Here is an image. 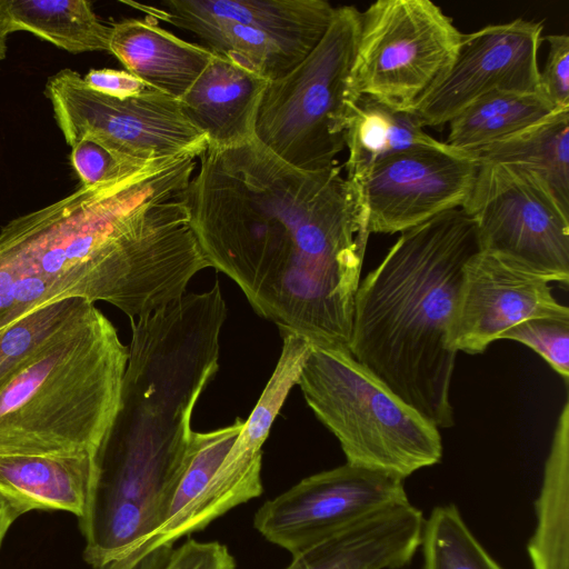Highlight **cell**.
I'll list each match as a JSON object with an SVG mask.
<instances>
[{
    "mask_svg": "<svg viewBox=\"0 0 569 569\" xmlns=\"http://www.w3.org/2000/svg\"><path fill=\"white\" fill-rule=\"evenodd\" d=\"M542 31V22L519 18L462 33L450 68L412 110L422 127L441 128L491 92H541Z\"/></svg>",
    "mask_w": 569,
    "mask_h": 569,
    "instance_id": "obj_12",
    "label": "cell"
},
{
    "mask_svg": "<svg viewBox=\"0 0 569 569\" xmlns=\"http://www.w3.org/2000/svg\"><path fill=\"white\" fill-rule=\"evenodd\" d=\"M83 81L90 89L120 100L139 96L151 88L128 71L107 68L91 69Z\"/></svg>",
    "mask_w": 569,
    "mask_h": 569,
    "instance_id": "obj_31",
    "label": "cell"
},
{
    "mask_svg": "<svg viewBox=\"0 0 569 569\" xmlns=\"http://www.w3.org/2000/svg\"><path fill=\"white\" fill-rule=\"evenodd\" d=\"M70 159L83 186L116 180L148 162L129 159L92 137H83L77 141L71 147Z\"/></svg>",
    "mask_w": 569,
    "mask_h": 569,
    "instance_id": "obj_28",
    "label": "cell"
},
{
    "mask_svg": "<svg viewBox=\"0 0 569 569\" xmlns=\"http://www.w3.org/2000/svg\"><path fill=\"white\" fill-rule=\"evenodd\" d=\"M244 426L231 425L207 432L193 431L187 467L174 492L166 521L153 536L121 559L92 569H164L174 542L213 521L206 488Z\"/></svg>",
    "mask_w": 569,
    "mask_h": 569,
    "instance_id": "obj_16",
    "label": "cell"
},
{
    "mask_svg": "<svg viewBox=\"0 0 569 569\" xmlns=\"http://www.w3.org/2000/svg\"><path fill=\"white\" fill-rule=\"evenodd\" d=\"M422 569H503L478 541L456 505L437 506L425 520Z\"/></svg>",
    "mask_w": 569,
    "mask_h": 569,
    "instance_id": "obj_26",
    "label": "cell"
},
{
    "mask_svg": "<svg viewBox=\"0 0 569 569\" xmlns=\"http://www.w3.org/2000/svg\"><path fill=\"white\" fill-rule=\"evenodd\" d=\"M547 316L569 317L548 281L479 251L463 267L449 346L456 352L482 353L509 328Z\"/></svg>",
    "mask_w": 569,
    "mask_h": 569,
    "instance_id": "obj_14",
    "label": "cell"
},
{
    "mask_svg": "<svg viewBox=\"0 0 569 569\" xmlns=\"http://www.w3.org/2000/svg\"><path fill=\"white\" fill-rule=\"evenodd\" d=\"M548 54L540 70L541 93L558 109L569 110V37L549 34Z\"/></svg>",
    "mask_w": 569,
    "mask_h": 569,
    "instance_id": "obj_29",
    "label": "cell"
},
{
    "mask_svg": "<svg viewBox=\"0 0 569 569\" xmlns=\"http://www.w3.org/2000/svg\"><path fill=\"white\" fill-rule=\"evenodd\" d=\"M0 243L73 297L112 303L123 268V232L107 183L80 184L69 196L19 216L0 229Z\"/></svg>",
    "mask_w": 569,
    "mask_h": 569,
    "instance_id": "obj_6",
    "label": "cell"
},
{
    "mask_svg": "<svg viewBox=\"0 0 569 569\" xmlns=\"http://www.w3.org/2000/svg\"><path fill=\"white\" fill-rule=\"evenodd\" d=\"M7 31H28L71 53L109 51L111 26L86 0H0Z\"/></svg>",
    "mask_w": 569,
    "mask_h": 569,
    "instance_id": "obj_22",
    "label": "cell"
},
{
    "mask_svg": "<svg viewBox=\"0 0 569 569\" xmlns=\"http://www.w3.org/2000/svg\"><path fill=\"white\" fill-rule=\"evenodd\" d=\"M68 146L92 137L136 160L200 157L206 136L183 114L180 102L153 88L123 100L90 89L74 70L62 69L44 87Z\"/></svg>",
    "mask_w": 569,
    "mask_h": 569,
    "instance_id": "obj_10",
    "label": "cell"
},
{
    "mask_svg": "<svg viewBox=\"0 0 569 569\" xmlns=\"http://www.w3.org/2000/svg\"><path fill=\"white\" fill-rule=\"evenodd\" d=\"M467 153L479 163H510L535 171L569 212V110H559L521 132Z\"/></svg>",
    "mask_w": 569,
    "mask_h": 569,
    "instance_id": "obj_23",
    "label": "cell"
},
{
    "mask_svg": "<svg viewBox=\"0 0 569 569\" xmlns=\"http://www.w3.org/2000/svg\"><path fill=\"white\" fill-rule=\"evenodd\" d=\"M500 339H510L528 346L559 373L569 379V317L547 316L529 318L506 330Z\"/></svg>",
    "mask_w": 569,
    "mask_h": 569,
    "instance_id": "obj_27",
    "label": "cell"
},
{
    "mask_svg": "<svg viewBox=\"0 0 569 569\" xmlns=\"http://www.w3.org/2000/svg\"><path fill=\"white\" fill-rule=\"evenodd\" d=\"M462 33L430 0H379L360 12L352 94L412 111L448 71Z\"/></svg>",
    "mask_w": 569,
    "mask_h": 569,
    "instance_id": "obj_8",
    "label": "cell"
},
{
    "mask_svg": "<svg viewBox=\"0 0 569 569\" xmlns=\"http://www.w3.org/2000/svg\"><path fill=\"white\" fill-rule=\"evenodd\" d=\"M109 52L126 71L177 100L214 57L207 47L184 41L147 17L113 23Z\"/></svg>",
    "mask_w": 569,
    "mask_h": 569,
    "instance_id": "obj_18",
    "label": "cell"
},
{
    "mask_svg": "<svg viewBox=\"0 0 569 569\" xmlns=\"http://www.w3.org/2000/svg\"><path fill=\"white\" fill-rule=\"evenodd\" d=\"M360 11L336 8L323 37L291 71L270 81L260 102L256 139L284 162L309 171L336 163L356 97L350 70Z\"/></svg>",
    "mask_w": 569,
    "mask_h": 569,
    "instance_id": "obj_5",
    "label": "cell"
},
{
    "mask_svg": "<svg viewBox=\"0 0 569 569\" xmlns=\"http://www.w3.org/2000/svg\"><path fill=\"white\" fill-rule=\"evenodd\" d=\"M297 385L348 463L405 480L441 460L439 429L349 351L311 345Z\"/></svg>",
    "mask_w": 569,
    "mask_h": 569,
    "instance_id": "obj_4",
    "label": "cell"
},
{
    "mask_svg": "<svg viewBox=\"0 0 569 569\" xmlns=\"http://www.w3.org/2000/svg\"><path fill=\"white\" fill-rule=\"evenodd\" d=\"M128 357L94 307L0 389V453L94 458L120 408Z\"/></svg>",
    "mask_w": 569,
    "mask_h": 569,
    "instance_id": "obj_3",
    "label": "cell"
},
{
    "mask_svg": "<svg viewBox=\"0 0 569 569\" xmlns=\"http://www.w3.org/2000/svg\"><path fill=\"white\" fill-rule=\"evenodd\" d=\"M479 251L472 218L442 212L401 232L355 297L351 356L438 429L455 423L449 336L463 267Z\"/></svg>",
    "mask_w": 569,
    "mask_h": 569,
    "instance_id": "obj_2",
    "label": "cell"
},
{
    "mask_svg": "<svg viewBox=\"0 0 569 569\" xmlns=\"http://www.w3.org/2000/svg\"><path fill=\"white\" fill-rule=\"evenodd\" d=\"M475 221L480 251L548 282L569 284V212L522 166L479 163L461 207Z\"/></svg>",
    "mask_w": 569,
    "mask_h": 569,
    "instance_id": "obj_9",
    "label": "cell"
},
{
    "mask_svg": "<svg viewBox=\"0 0 569 569\" xmlns=\"http://www.w3.org/2000/svg\"><path fill=\"white\" fill-rule=\"evenodd\" d=\"M9 36V32L7 31V28L0 18V64L4 60L7 54V38Z\"/></svg>",
    "mask_w": 569,
    "mask_h": 569,
    "instance_id": "obj_33",
    "label": "cell"
},
{
    "mask_svg": "<svg viewBox=\"0 0 569 569\" xmlns=\"http://www.w3.org/2000/svg\"><path fill=\"white\" fill-rule=\"evenodd\" d=\"M537 525L527 550L533 569H569V401L566 400L535 502Z\"/></svg>",
    "mask_w": 569,
    "mask_h": 569,
    "instance_id": "obj_21",
    "label": "cell"
},
{
    "mask_svg": "<svg viewBox=\"0 0 569 569\" xmlns=\"http://www.w3.org/2000/svg\"><path fill=\"white\" fill-rule=\"evenodd\" d=\"M270 81L214 54L179 99L186 118L207 140L208 147L233 148L256 138V121Z\"/></svg>",
    "mask_w": 569,
    "mask_h": 569,
    "instance_id": "obj_17",
    "label": "cell"
},
{
    "mask_svg": "<svg viewBox=\"0 0 569 569\" xmlns=\"http://www.w3.org/2000/svg\"><path fill=\"white\" fill-rule=\"evenodd\" d=\"M200 38L214 54L268 81L291 71L317 46L336 8L325 0H164L160 7L123 1Z\"/></svg>",
    "mask_w": 569,
    "mask_h": 569,
    "instance_id": "obj_7",
    "label": "cell"
},
{
    "mask_svg": "<svg viewBox=\"0 0 569 569\" xmlns=\"http://www.w3.org/2000/svg\"><path fill=\"white\" fill-rule=\"evenodd\" d=\"M94 303L67 298L40 306L0 331V389L40 349L79 323Z\"/></svg>",
    "mask_w": 569,
    "mask_h": 569,
    "instance_id": "obj_25",
    "label": "cell"
},
{
    "mask_svg": "<svg viewBox=\"0 0 569 569\" xmlns=\"http://www.w3.org/2000/svg\"><path fill=\"white\" fill-rule=\"evenodd\" d=\"M559 110L541 92H491L448 122L443 142L467 152L521 132Z\"/></svg>",
    "mask_w": 569,
    "mask_h": 569,
    "instance_id": "obj_24",
    "label": "cell"
},
{
    "mask_svg": "<svg viewBox=\"0 0 569 569\" xmlns=\"http://www.w3.org/2000/svg\"><path fill=\"white\" fill-rule=\"evenodd\" d=\"M423 523L420 509L400 502L293 555L286 569H401L421 546Z\"/></svg>",
    "mask_w": 569,
    "mask_h": 569,
    "instance_id": "obj_15",
    "label": "cell"
},
{
    "mask_svg": "<svg viewBox=\"0 0 569 569\" xmlns=\"http://www.w3.org/2000/svg\"><path fill=\"white\" fill-rule=\"evenodd\" d=\"M24 512L20 505L0 492V546L11 525Z\"/></svg>",
    "mask_w": 569,
    "mask_h": 569,
    "instance_id": "obj_32",
    "label": "cell"
},
{
    "mask_svg": "<svg viewBox=\"0 0 569 569\" xmlns=\"http://www.w3.org/2000/svg\"><path fill=\"white\" fill-rule=\"evenodd\" d=\"M188 204L210 267L260 317L312 346L349 351L370 232L361 191L340 166L302 170L256 138L208 147Z\"/></svg>",
    "mask_w": 569,
    "mask_h": 569,
    "instance_id": "obj_1",
    "label": "cell"
},
{
    "mask_svg": "<svg viewBox=\"0 0 569 569\" xmlns=\"http://www.w3.org/2000/svg\"><path fill=\"white\" fill-rule=\"evenodd\" d=\"M479 162L448 144L395 153L376 163L357 184L370 233L393 234L461 208Z\"/></svg>",
    "mask_w": 569,
    "mask_h": 569,
    "instance_id": "obj_13",
    "label": "cell"
},
{
    "mask_svg": "<svg viewBox=\"0 0 569 569\" xmlns=\"http://www.w3.org/2000/svg\"><path fill=\"white\" fill-rule=\"evenodd\" d=\"M409 500L403 479L346 462L302 479L254 515V528L291 555Z\"/></svg>",
    "mask_w": 569,
    "mask_h": 569,
    "instance_id": "obj_11",
    "label": "cell"
},
{
    "mask_svg": "<svg viewBox=\"0 0 569 569\" xmlns=\"http://www.w3.org/2000/svg\"><path fill=\"white\" fill-rule=\"evenodd\" d=\"M164 569H236V560L224 545L189 539L173 550Z\"/></svg>",
    "mask_w": 569,
    "mask_h": 569,
    "instance_id": "obj_30",
    "label": "cell"
},
{
    "mask_svg": "<svg viewBox=\"0 0 569 569\" xmlns=\"http://www.w3.org/2000/svg\"><path fill=\"white\" fill-rule=\"evenodd\" d=\"M94 458L88 455L0 453V492L27 512L63 510L83 515Z\"/></svg>",
    "mask_w": 569,
    "mask_h": 569,
    "instance_id": "obj_19",
    "label": "cell"
},
{
    "mask_svg": "<svg viewBox=\"0 0 569 569\" xmlns=\"http://www.w3.org/2000/svg\"><path fill=\"white\" fill-rule=\"evenodd\" d=\"M445 146L423 130L412 111L370 96H358L346 132V178L357 186L376 163L395 153Z\"/></svg>",
    "mask_w": 569,
    "mask_h": 569,
    "instance_id": "obj_20",
    "label": "cell"
}]
</instances>
